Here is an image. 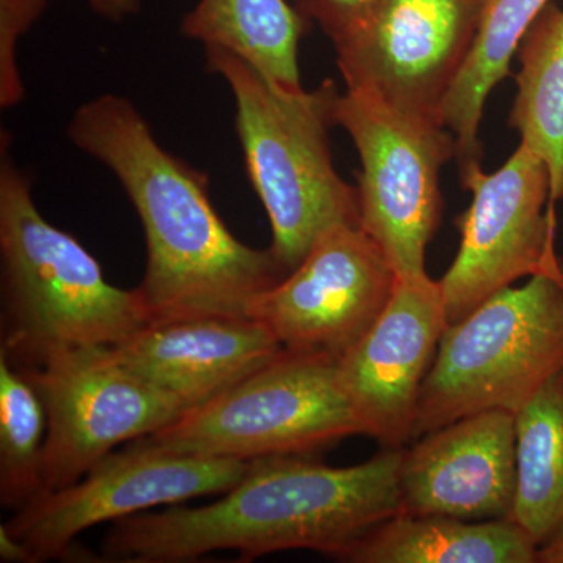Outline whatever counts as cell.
Listing matches in <instances>:
<instances>
[{
    "mask_svg": "<svg viewBox=\"0 0 563 563\" xmlns=\"http://www.w3.org/2000/svg\"><path fill=\"white\" fill-rule=\"evenodd\" d=\"M68 139L124 188L146 240L139 291L150 322L247 317L285 276L269 250L240 242L214 210L209 177L155 139L129 99L107 92L70 117Z\"/></svg>",
    "mask_w": 563,
    "mask_h": 563,
    "instance_id": "1",
    "label": "cell"
},
{
    "mask_svg": "<svg viewBox=\"0 0 563 563\" xmlns=\"http://www.w3.org/2000/svg\"><path fill=\"white\" fill-rule=\"evenodd\" d=\"M402 450H383L352 466H329L312 454L254 459L218 501L174 504L117 521L103 540V561L190 562L225 550L243 562L288 550H313L336 561L401 514Z\"/></svg>",
    "mask_w": 563,
    "mask_h": 563,
    "instance_id": "2",
    "label": "cell"
},
{
    "mask_svg": "<svg viewBox=\"0 0 563 563\" xmlns=\"http://www.w3.org/2000/svg\"><path fill=\"white\" fill-rule=\"evenodd\" d=\"M10 141L2 131L0 354L24 372L57 352L124 343L150 324L139 291L111 285L95 255L41 214L31 177L11 158Z\"/></svg>",
    "mask_w": 563,
    "mask_h": 563,
    "instance_id": "3",
    "label": "cell"
},
{
    "mask_svg": "<svg viewBox=\"0 0 563 563\" xmlns=\"http://www.w3.org/2000/svg\"><path fill=\"white\" fill-rule=\"evenodd\" d=\"M203 51L207 69L232 92L247 176L272 224L269 251L288 274L321 233L361 224L357 188L336 173L329 144L339 88L324 80L285 90L231 51Z\"/></svg>",
    "mask_w": 563,
    "mask_h": 563,
    "instance_id": "4",
    "label": "cell"
},
{
    "mask_svg": "<svg viewBox=\"0 0 563 563\" xmlns=\"http://www.w3.org/2000/svg\"><path fill=\"white\" fill-rule=\"evenodd\" d=\"M563 369V273L529 277L448 324L420 393L412 440L466 415L517 413Z\"/></svg>",
    "mask_w": 563,
    "mask_h": 563,
    "instance_id": "5",
    "label": "cell"
},
{
    "mask_svg": "<svg viewBox=\"0 0 563 563\" xmlns=\"http://www.w3.org/2000/svg\"><path fill=\"white\" fill-rule=\"evenodd\" d=\"M352 435H363L362 426L339 358L284 347L229 390L135 442L165 453L250 462L318 453Z\"/></svg>",
    "mask_w": 563,
    "mask_h": 563,
    "instance_id": "6",
    "label": "cell"
},
{
    "mask_svg": "<svg viewBox=\"0 0 563 563\" xmlns=\"http://www.w3.org/2000/svg\"><path fill=\"white\" fill-rule=\"evenodd\" d=\"M336 125L361 158V225L383 247L398 279L426 273V251L443 213L440 174L455 157L453 133L393 109L368 92H340Z\"/></svg>",
    "mask_w": 563,
    "mask_h": 563,
    "instance_id": "7",
    "label": "cell"
},
{
    "mask_svg": "<svg viewBox=\"0 0 563 563\" xmlns=\"http://www.w3.org/2000/svg\"><path fill=\"white\" fill-rule=\"evenodd\" d=\"M462 187L473 199L455 221L461 246L439 280L448 324L462 321L515 282L563 273L550 173L525 143H518L501 168H481Z\"/></svg>",
    "mask_w": 563,
    "mask_h": 563,
    "instance_id": "8",
    "label": "cell"
},
{
    "mask_svg": "<svg viewBox=\"0 0 563 563\" xmlns=\"http://www.w3.org/2000/svg\"><path fill=\"white\" fill-rule=\"evenodd\" d=\"M22 373L47 415L43 493L77 483L120 444L162 431L187 412L173 396L125 368L107 346L57 352Z\"/></svg>",
    "mask_w": 563,
    "mask_h": 563,
    "instance_id": "9",
    "label": "cell"
},
{
    "mask_svg": "<svg viewBox=\"0 0 563 563\" xmlns=\"http://www.w3.org/2000/svg\"><path fill=\"white\" fill-rule=\"evenodd\" d=\"M484 0H380L332 43L346 90L443 124L444 101L472 52Z\"/></svg>",
    "mask_w": 563,
    "mask_h": 563,
    "instance_id": "10",
    "label": "cell"
},
{
    "mask_svg": "<svg viewBox=\"0 0 563 563\" xmlns=\"http://www.w3.org/2000/svg\"><path fill=\"white\" fill-rule=\"evenodd\" d=\"M250 462L165 453L125 444L91 466L77 483L43 493L5 526L31 550L33 562L69 554L79 533L158 506L222 495L242 479Z\"/></svg>",
    "mask_w": 563,
    "mask_h": 563,
    "instance_id": "11",
    "label": "cell"
},
{
    "mask_svg": "<svg viewBox=\"0 0 563 563\" xmlns=\"http://www.w3.org/2000/svg\"><path fill=\"white\" fill-rule=\"evenodd\" d=\"M398 284L387 255L361 224L333 225L318 236L302 262L250 303L291 351L340 358L384 312Z\"/></svg>",
    "mask_w": 563,
    "mask_h": 563,
    "instance_id": "12",
    "label": "cell"
},
{
    "mask_svg": "<svg viewBox=\"0 0 563 563\" xmlns=\"http://www.w3.org/2000/svg\"><path fill=\"white\" fill-rule=\"evenodd\" d=\"M448 328L439 280L398 279L368 332L339 358V372L363 435L384 450L412 442L426 377Z\"/></svg>",
    "mask_w": 563,
    "mask_h": 563,
    "instance_id": "13",
    "label": "cell"
},
{
    "mask_svg": "<svg viewBox=\"0 0 563 563\" xmlns=\"http://www.w3.org/2000/svg\"><path fill=\"white\" fill-rule=\"evenodd\" d=\"M515 413L466 415L404 448L401 514L461 520H503L517 493Z\"/></svg>",
    "mask_w": 563,
    "mask_h": 563,
    "instance_id": "14",
    "label": "cell"
},
{
    "mask_svg": "<svg viewBox=\"0 0 563 563\" xmlns=\"http://www.w3.org/2000/svg\"><path fill=\"white\" fill-rule=\"evenodd\" d=\"M284 350L251 317H199L150 322L111 347L141 379L196 409L257 372Z\"/></svg>",
    "mask_w": 563,
    "mask_h": 563,
    "instance_id": "15",
    "label": "cell"
},
{
    "mask_svg": "<svg viewBox=\"0 0 563 563\" xmlns=\"http://www.w3.org/2000/svg\"><path fill=\"white\" fill-rule=\"evenodd\" d=\"M539 547L510 518L470 521L399 514L357 540L347 563H532Z\"/></svg>",
    "mask_w": 563,
    "mask_h": 563,
    "instance_id": "16",
    "label": "cell"
},
{
    "mask_svg": "<svg viewBox=\"0 0 563 563\" xmlns=\"http://www.w3.org/2000/svg\"><path fill=\"white\" fill-rule=\"evenodd\" d=\"M553 0H484L472 52L444 101V128L455 139L461 181L483 168L485 103L507 74L526 33Z\"/></svg>",
    "mask_w": 563,
    "mask_h": 563,
    "instance_id": "17",
    "label": "cell"
},
{
    "mask_svg": "<svg viewBox=\"0 0 563 563\" xmlns=\"http://www.w3.org/2000/svg\"><path fill=\"white\" fill-rule=\"evenodd\" d=\"M309 25L287 0H199L180 33L233 52L285 90H301L299 43Z\"/></svg>",
    "mask_w": 563,
    "mask_h": 563,
    "instance_id": "18",
    "label": "cell"
},
{
    "mask_svg": "<svg viewBox=\"0 0 563 563\" xmlns=\"http://www.w3.org/2000/svg\"><path fill=\"white\" fill-rule=\"evenodd\" d=\"M517 493L510 520L540 548L563 533V369L515 413Z\"/></svg>",
    "mask_w": 563,
    "mask_h": 563,
    "instance_id": "19",
    "label": "cell"
},
{
    "mask_svg": "<svg viewBox=\"0 0 563 563\" xmlns=\"http://www.w3.org/2000/svg\"><path fill=\"white\" fill-rule=\"evenodd\" d=\"M517 96L509 125L550 173L551 203L563 201V9L551 2L517 55Z\"/></svg>",
    "mask_w": 563,
    "mask_h": 563,
    "instance_id": "20",
    "label": "cell"
},
{
    "mask_svg": "<svg viewBox=\"0 0 563 563\" xmlns=\"http://www.w3.org/2000/svg\"><path fill=\"white\" fill-rule=\"evenodd\" d=\"M47 415L35 385L0 354V501L21 510L43 493Z\"/></svg>",
    "mask_w": 563,
    "mask_h": 563,
    "instance_id": "21",
    "label": "cell"
},
{
    "mask_svg": "<svg viewBox=\"0 0 563 563\" xmlns=\"http://www.w3.org/2000/svg\"><path fill=\"white\" fill-rule=\"evenodd\" d=\"M46 7L47 0H0V107L3 110L24 101L18 46Z\"/></svg>",
    "mask_w": 563,
    "mask_h": 563,
    "instance_id": "22",
    "label": "cell"
},
{
    "mask_svg": "<svg viewBox=\"0 0 563 563\" xmlns=\"http://www.w3.org/2000/svg\"><path fill=\"white\" fill-rule=\"evenodd\" d=\"M380 0H292V7L310 24H318L332 43L357 31Z\"/></svg>",
    "mask_w": 563,
    "mask_h": 563,
    "instance_id": "23",
    "label": "cell"
},
{
    "mask_svg": "<svg viewBox=\"0 0 563 563\" xmlns=\"http://www.w3.org/2000/svg\"><path fill=\"white\" fill-rule=\"evenodd\" d=\"M90 9L102 20L121 24L140 14L143 0H87Z\"/></svg>",
    "mask_w": 563,
    "mask_h": 563,
    "instance_id": "24",
    "label": "cell"
},
{
    "mask_svg": "<svg viewBox=\"0 0 563 563\" xmlns=\"http://www.w3.org/2000/svg\"><path fill=\"white\" fill-rule=\"evenodd\" d=\"M0 559L7 563H35L31 550L9 531L5 523L0 526Z\"/></svg>",
    "mask_w": 563,
    "mask_h": 563,
    "instance_id": "25",
    "label": "cell"
},
{
    "mask_svg": "<svg viewBox=\"0 0 563 563\" xmlns=\"http://www.w3.org/2000/svg\"><path fill=\"white\" fill-rule=\"evenodd\" d=\"M537 562L563 563V533L553 542L544 544L537 554Z\"/></svg>",
    "mask_w": 563,
    "mask_h": 563,
    "instance_id": "26",
    "label": "cell"
}]
</instances>
